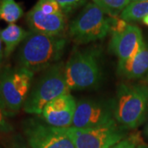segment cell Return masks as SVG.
I'll list each match as a JSON object with an SVG mask.
<instances>
[{"label":"cell","mask_w":148,"mask_h":148,"mask_svg":"<svg viewBox=\"0 0 148 148\" xmlns=\"http://www.w3.org/2000/svg\"><path fill=\"white\" fill-rule=\"evenodd\" d=\"M67 40L62 36H48L31 32L18 48L17 67L36 73L59 62Z\"/></svg>","instance_id":"1"},{"label":"cell","mask_w":148,"mask_h":148,"mask_svg":"<svg viewBox=\"0 0 148 148\" xmlns=\"http://www.w3.org/2000/svg\"><path fill=\"white\" fill-rule=\"evenodd\" d=\"M148 114V85L123 83L114 99V119L125 130L135 129Z\"/></svg>","instance_id":"2"},{"label":"cell","mask_w":148,"mask_h":148,"mask_svg":"<svg viewBox=\"0 0 148 148\" xmlns=\"http://www.w3.org/2000/svg\"><path fill=\"white\" fill-rule=\"evenodd\" d=\"M101 52L98 48H87L72 54L64 66L69 89L79 90L97 86L102 79Z\"/></svg>","instance_id":"3"},{"label":"cell","mask_w":148,"mask_h":148,"mask_svg":"<svg viewBox=\"0 0 148 148\" xmlns=\"http://www.w3.org/2000/svg\"><path fill=\"white\" fill-rule=\"evenodd\" d=\"M70 91L65 79L64 63L58 62L43 71L32 84L23 110L29 114L40 115L48 103Z\"/></svg>","instance_id":"4"},{"label":"cell","mask_w":148,"mask_h":148,"mask_svg":"<svg viewBox=\"0 0 148 148\" xmlns=\"http://www.w3.org/2000/svg\"><path fill=\"white\" fill-rule=\"evenodd\" d=\"M34 73L20 67H4L0 72V104L7 115L21 110L32 89Z\"/></svg>","instance_id":"5"},{"label":"cell","mask_w":148,"mask_h":148,"mask_svg":"<svg viewBox=\"0 0 148 148\" xmlns=\"http://www.w3.org/2000/svg\"><path fill=\"white\" fill-rule=\"evenodd\" d=\"M109 32V16L93 2H88L69 26V36L77 44L101 40Z\"/></svg>","instance_id":"6"},{"label":"cell","mask_w":148,"mask_h":148,"mask_svg":"<svg viewBox=\"0 0 148 148\" xmlns=\"http://www.w3.org/2000/svg\"><path fill=\"white\" fill-rule=\"evenodd\" d=\"M22 132L32 148H76L67 128L50 126L42 119H26L21 124Z\"/></svg>","instance_id":"7"},{"label":"cell","mask_w":148,"mask_h":148,"mask_svg":"<svg viewBox=\"0 0 148 148\" xmlns=\"http://www.w3.org/2000/svg\"><path fill=\"white\" fill-rule=\"evenodd\" d=\"M76 148H111L126 138L127 130L116 121L92 128H67Z\"/></svg>","instance_id":"8"},{"label":"cell","mask_w":148,"mask_h":148,"mask_svg":"<svg viewBox=\"0 0 148 148\" xmlns=\"http://www.w3.org/2000/svg\"><path fill=\"white\" fill-rule=\"evenodd\" d=\"M114 121V100L83 99L77 103L72 127L92 128Z\"/></svg>","instance_id":"9"},{"label":"cell","mask_w":148,"mask_h":148,"mask_svg":"<svg viewBox=\"0 0 148 148\" xmlns=\"http://www.w3.org/2000/svg\"><path fill=\"white\" fill-rule=\"evenodd\" d=\"M77 103L71 93L60 95L45 106L40 114L41 119L50 126L69 128L73 126Z\"/></svg>","instance_id":"10"},{"label":"cell","mask_w":148,"mask_h":148,"mask_svg":"<svg viewBox=\"0 0 148 148\" xmlns=\"http://www.w3.org/2000/svg\"><path fill=\"white\" fill-rule=\"evenodd\" d=\"M144 42L141 29L128 24L125 31L112 35L110 50L118 58L119 62H123L133 58L140 51Z\"/></svg>","instance_id":"11"},{"label":"cell","mask_w":148,"mask_h":148,"mask_svg":"<svg viewBox=\"0 0 148 148\" xmlns=\"http://www.w3.org/2000/svg\"><path fill=\"white\" fill-rule=\"evenodd\" d=\"M27 23L31 32L48 35L62 36L66 27L65 14L46 13L34 6L27 14Z\"/></svg>","instance_id":"12"},{"label":"cell","mask_w":148,"mask_h":148,"mask_svg":"<svg viewBox=\"0 0 148 148\" xmlns=\"http://www.w3.org/2000/svg\"><path fill=\"white\" fill-rule=\"evenodd\" d=\"M118 73L127 79H139L148 75V45L143 47L133 58L118 63Z\"/></svg>","instance_id":"13"},{"label":"cell","mask_w":148,"mask_h":148,"mask_svg":"<svg viewBox=\"0 0 148 148\" xmlns=\"http://www.w3.org/2000/svg\"><path fill=\"white\" fill-rule=\"evenodd\" d=\"M30 34L15 23L9 24L1 31V38L4 45V57L8 58Z\"/></svg>","instance_id":"14"},{"label":"cell","mask_w":148,"mask_h":148,"mask_svg":"<svg viewBox=\"0 0 148 148\" xmlns=\"http://www.w3.org/2000/svg\"><path fill=\"white\" fill-rule=\"evenodd\" d=\"M23 9L15 0H1L0 20L13 24L23 16Z\"/></svg>","instance_id":"15"},{"label":"cell","mask_w":148,"mask_h":148,"mask_svg":"<svg viewBox=\"0 0 148 148\" xmlns=\"http://www.w3.org/2000/svg\"><path fill=\"white\" fill-rule=\"evenodd\" d=\"M148 15V0L146 1H132L130 4L123 11L120 17L128 22L143 21Z\"/></svg>","instance_id":"16"},{"label":"cell","mask_w":148,"mask_h":148,"mask_svg":"<svg viewBox=\"0 0 148 148\" xmlns=\"http://www.w3.org/2000/svg\"><path fill=\"white\" fill-rule=\"evenodd\" d=\"M108 16H119L132 0H92Z\"/></svg>","instance_id":"17"},{"label":"cell","mask_w":148,"mask_h":148,"mask_svg":"<svg viewBox=\"0 0 148 148\" xmlns=\"http://www.w3.org/2000/svg\"><path fill=\"white\" fill-rule=\"evenodd\" d=\"M13 132V127L8 120L5 110L0 104V139H5Z\"/></svg>","instance_id":"18"},{"label":"cell","mask_w":148,"mask_h":148,"mask_svg":"<svg viewBox=\"0 0 148 148\" xmlns=\"http://www.w3.org/2000/svg\"><path fill=\"white\" fill-rule=\"evenodd\" d=\"M4 140L5 148H32L21 134H11Z\"/></svg>","instance_id":"19"},{"label":"cell","mask_w":148,"mask_h":148,"mask_svg":"<svg viewBox=\"0 0 148 148\" xmlns=\"http://www.w3.org/2000/svg\"><path fill=\"white\" fill-rule=\"evenodd\" d=\"M58 3L64 14H68L81 6L86 5L88 0H55Z\"/></svg>","instance_id":"20"},{"label":"cell","mask_w":148,"mask_h":148,"mask_svg":"<svg viewBox=\"0 0 148 148\" xmlns=\"http://www.w3.org/2000/svg\"><path fill=\"white\" fill-rule=\"evenodd\" d=\"M110 19V32L112 35L121 33L128 26L127 21L122 19L120 16H109Z\"/></svg>","instance_id":"21"},{"label":"cell","mask_w":148,"mask_h":148,"mask_svg":"<svg viewBox=\"0 0 148 148\" xmlns=\"http://www.w3.org/2000/svg\"><path fill=\"white\" fill-rule=\"evenodd\" d=\"M140 143L139 138L137 135H130L127 138H123L119 143L115 144L111 148H137Z\"/></svg>","instance_id":"22"},{"label":"cell","mask_w":148,"mask_h":148,"mask_svg":"<svg viewBox=\"0 0 148 148\" xmlns=\"http://www.w3.org/2000/svg\"><path fill=\"white\" fill-rule=\"evenodd\" d=\"M3 40L1 38V31H0V72L2 70V65H3V58L4 57V48L3 45Z\"/></svg>","instance_id":"23"},{"label":"cell","mask_w":148,"mask_h":148,"mask_svg":"<svg viewBox=\"0 0 148 148\" xmlns=\"http://www.w3.org/2000/svg\"><path fill=\"white\" fill-rule=\"evenodd\" d=\"M143 133L145 135V137L148 139V122L146 123L145 127H144V129H143Z\"/></svg>","instance_id":"24"},{"label":"cell","mask_w":148,"mask_h":148,"mask_svg":"<svg viewBox=\"0 0 148 148\" xmlns=\"http://www.w3.org/2000/svg\"><path fill=\"white\" fill-rule=\"evenodd\" d=\"M137 148H148L147 145H146V144H144L143 143H140L138 145V147Z\"/></svg>","instance_id":"25"},{"label":"cell","mask_w":148,"mask_h":148,"mask_svg":"<svg viewBox=\"0 0 148 148\" xmlns=\"http://www.w3.org/2000/svg\"><path fill=\"white\" fill-rule=\"evenodd\" d=\"M143 22L145 24V25H147L148 26V15L147 16H146L143 19Z\"/></svg>","instance_id":"26"},{"label":"cell","mask_w":148,"mask_h":148,"mask_svg":"<svg viewBox=\"0 0 148 148\" xmlns=\"http://www.w3.org/2000/svg\"><path fill=\"white\" fill-rule=\"evenodd\" d=\"M132 1H146V0H132Z\"/></svg>","instance_id":"27"},{"label":"cell","mask_w":148,"mask_h":148,"mask_svg":"<svg viewBox=\"0 0 148 148\" xmlns=\"http://www.w3.org/2000/svg\"><path fill=\"white\" fill-rule=\"evenodd\" d=\"M147 83H148V75H147Z\"/></svg>","instance_id":"28"},{"label":"cell","mask_w":148,"mask_h":148,"mask_svg":"<svg viewBox=\"0 0 148 148\" xmlns=\"http://www.w3.org/2000/svg\"><path fill=\"white\" fill-rule=\"evenodd\" d=\"M0 148H3V147H1V146H0Z\"/></svg>","instance_id":"29"},{"label":"cell","mask_w":148,"mask_h":148,"mask_svg":"<svg viewBox=\"0 0 148 148\" xmlns=\"http://www.w3.org/2000/svg\"><path fill=\"white\" fill-rule=\"evenodd\" d=\"M0 2H1V0H0Z\"/></svg>","instance_id":"30"}]
</instances>
